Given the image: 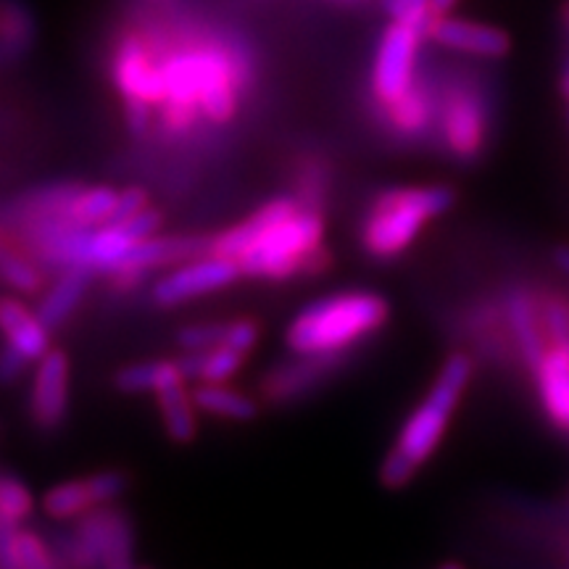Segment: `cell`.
<instances>
[{"label":"cell","mask_w":569,"mask_h":569,"mask_svg":"<svg viewBox=\"0 0 569 569\" xmlns=\"http://www.w3.org/2000/svg\"><path fill=\"white\" fill-rule=\"evenodd\" d=\"M469 377H472V361L465 353H453L438 372L432 388L427 390L425 401L403 422L396 446L382 459V486L398 490L415 480L419 467L436 453L440 440H443L448 422H451L453 411H457L469 386Z\"/></svg>","instance_id":"cell-1"},{"label":"cell","mask_w":569,"mask_h":569,"mask_svg":"<svg viewBox=\"0 0 569 569\" xmlns=\"http://www.w3.org/2000/svg\"><path fill=\"white\" fill-rule=\"evenodd\" d=\"M388 319L390 306L380 293L343 290L298 311L284 330V346L296 356H346Z\"/></svg>","instance_id":"cell-2"},{"label":"cell","mask_w":569,"mask_h":569,"mask_svg":"<svg viewBox=\"0 0 569 569\" xmlns=\"http://www.w3.org/2000/svg\"><path fill=\"white\" fill-rule=\"evenodd\" d=\"M457 203V193L446 184L430 188H393L380 193L361 222V248L377 261L401 256L415 243L430 219Z\"/></svg>","instance_id":"cell-3"},{"label":"cell","mask_w":569,"mask_h":569,"mask_svg":"<svg viewBox=\"0 0 569 569\" xmlns=\"http://www.w3.org/2000/svg\"><path fill=\"white\" fill-rule=\"evenodd\" d=\"M319 246H325L322 211L301 206L293 217L269 227V230L240 256V274L272 282L303 277L306 259H309Z\"/></svg>","instance_id":"cell-4"},{"label":"cell","mask_w":569,"mask_h":569,"mask_svg":"<svg viewBox=\"0 0 569 569\" xmlns=\"http://www.w3.org/2000/svg\"><path fill=\"white\" fill-rule=\"evenodd\" d=\"M61 569H109L132 561V525L122 509L98 507L80 517L61 549H53Z\"/></svg>","instance_id":"cell-5"},{"label":"cell","mask_w":569,"mask_h":569,"mask_svg":"<svg viewBox=\"0 0 569 569\" xmlns=\"http://www.w3.org/2000/svg\"><path fill=\"white\" fill-rule=\"evenodd\" d=\"M419 42H422V34L411 24H403V21H393L382 32L372 67V92L375 101L382 109L401 101L415 88V63Z\"/></svg>","instance_id":"cell-6"},{"label":"cell","mask_w":569,"mask_h":569,"mask_svg":"<svg viewBox=\"0 0 569 569\" xmlns=\"http://www.w3.org/2000/svg\"><path fill=\"white\" fill-rule=\"evenodd\" d=\"M240 277L238 261L219 259V256H198L193 261L174 267L172 272L159 277L151 288V301L161 309L190 303L217 290H224Z\"/></svg>","instance_id":"cell-7"},{"label":"cell","mask_w":569,"mask_h":569,"mask_svg":"<svg viewBox=\"0 0 569 569\" xmlns=\"http://www.w3.org/2000/svg\"><path fill=\"white\" fill-rule=\"evenodd\" d=\"M211 238H193V234H177V238H153L142 240L130 251L124 264L113 269L111 280L119 290H132L146 280L156 269L180 267L184 261H193L198 256L209 253Z\"/></svg>","instance_id":"cell-8"},{"label":"cell","mask_w":569,"mask_h":569,"mask_svg":"<svg viewBox=\"0 0 569 569\" xmlns=\"http://www.w3.org/2000/svg\"><path fill=\"white\" fill-rule=\"evenodd\" d=\"M127 490V478L117 469L109 472H96L88 478H77L59 482V486L48 490L42 496V511L51 519H80L88 511L98 507H109V503L122 498Z\"/></svg>","instance_id":"cell-9"},{"label":"cell","mask_w":569,"mask_h":569,"mask_svg":"<svg viewBox=\"0 0 569 569\" xmlns=\"http://www.w3.org/2000/svg\"><path fill=\"white\" fill-rule=\"evenodd\" d=\"M69 356L51 348L34 369L30 390V417L32 425L42 432L59 430L69 411Z\"/></svg>","instance_id":"cell-10"},{"label":"cell","mask_w":569,"mask_h":569,"mask_svg":"<svg viewBox=\"0 0 569 569\" xmlns=\"http://www.w3.org/2000/svg\"><path fill=\"white\" fill-rule=\"evenodd\" d=\"M446 146L459 159H475L486 140V111L480 98L469 90L448 92L443 106Z\"/></svg>","instance_id":"cell-11"},{"label":"cell","mask_w":569,"mask_h":569,"mask_svg":"<svg viewBox=\"0 0 569 569\" xmlns=\"http://www.w3.org/2000/svg\"><path fill=\"white\" fill-rule=\"evenodd\" d=\"M301 209V201L298 198H274L264 206H259L251 217H246L243 222L232 224L230 230L213 234L211 243H209V253L219 256V259H232L238 261L243 256L251 243L264 234L269 227H274L282 219L293 217V213Z\"/></svg>","instance_id":"cell-12"},{"label":"cell","mask_w":569,"mask_h":569,"mask_svg":"<svg viewBox=\"0 0 569 569\" xmlns=\"http://www.w3.org/2000/svg\"><path fill=\"white\" fill-rule=\"evenodd\" d=\"M340 359L343 356H298L293 361H284L272 372H267L261 380V393L269 403L293 401L296 396L309 393L311 388H317L319 380L332 375Z\"/></svg>","instance_id":"cell-13"},{"label":"cell","mask_w":569,"mask_h":569,"mask_svg":"<svg viewBox=\"0 0 569 569\" xmlns=\"http://www.w3.org/2000/svg\"><path fill=\"white\" fill-rule=\"evenodd\" d=\"M430 40H436L443 48H451V51L480 56V59H503L511 48L509 34L496 30V27L448 17L436 19L430 30Z\"/></svg>","instance_id":"cell-14"},{"label":"cell","mask_w":569,"mask_h":569,"mask_svg":"<svg viewBox=\"0 0 569 569\" xmlns=\"http://www.w3.org/2000/svg\"><path fill=\"white\" fill-rule=\"evenodd\" d=\"M0 332L6 336V343L17 348L27 361H40L51 351V330L42 325L38 311L19 298L0 296Z\"/></svg>","instance_id":"cell-15"},{"label":"cell","mask_w":569,"mask_h":569,"mask_svg":"<svg viewBox=\"0 0 569 569\" xmlns=\"http://www.w3.org/2000/svg\"><path fill=\"white\" fill-rule=\"evenodd\" d=\"M536 372L540 401H543L546 415H549L551 422L561 427V430H569V348H546Z\"/></svg>","instance_id":"cell-16"},{"label":"cell","mask_w":569,"mask_h":569,"mask_svg":"<svg viewBox=\"0 0 569 569\" xmlns=\"http://www.w3.org/2000/svg\"><path fill=\"white\" fill-rule=\"evenodd\" d=\"M90 272L88 269H80V267H71V269H63V272L56 277V282L51 288L46 290L38 303V317L42 319V325L48 327V330H59L63 327V322L74 315L77 309H80L84 293H88V284H90Z\"/></svg>","instance_id":"cell-17"},{"label":"cell","mask_w":569,"mask_h":569,"mask_svg":"<svg viewBox=\"0 0 569 569\" xmlns=\"http://www.w3.org/2000/svg\"><path fill=\"white\" fill-rule=\"evenodd\" d=\"M193 401L203 415L227 419V422H251L259 415V403L251 396L240 393L224 382H198Z\"/></svg>","instance_id":"cell-18"},{"label":"cell","mask_w":569,"mask_h":569,"mask_svg":"<svg viewBox=\"0 0 569 569\" xmlns=\"http://www.w3.org/2000/svg\"><path fill=\"white\" fill-rule=\"evenodd\" d=\"M156 403H159V415L167 436L180 446L193 443L198 436V407L193 393L184 390V382H177V386L156 393Z\"/></svg>","instance_id":"cell-19"},{"label":"cell","mask_w":569,"mask_h":569,"mask_svg":"<svg viewBox=\"0 0 569 569\" xmlns=\"http://www.w3.org/2000/svg\"><path fill=\"white\" fill-rule=\"evenodd\" d=\"M243 361L246 353L227 346H213L203 351H188L182 359H177V365H180L184 380L224 382L240 372Z\"/></svg>","instance_id":"cell-20"},{"label":"cell","mask_w":569,"mask_h":569,"mask_svg":"<svg viewBox=\"0 0 569 569\" xmlns=\"http://www.w3.org/2000/svg\"><path fill=\"white\" fill-rule=\"evenodd\" d=\"M184 380L182 369L177 361H138L127 365L113 377V386L122 393H161V390L177 386Z\"/></svg>","instance_id":"cell-21"},{"label":"cell","mask_w":569,"mask_h":569,"mask_svg":"<svg viewBox=\"0 0 569 569\" xmlns=\"http://www.w3.org/2000/svg\"><path fill=\"white\" fill-rule=\"evenodd\" d=\"M117 203L119 190L109 188V184H96V188H84V184H80L77 193L71 196L63 217L71 219L74 224L88 227V230H96V227L111 222Z\"/></svg>","instance_id":"cell-22"},{"label":"cell","mask_w":569,"mask_h":569,"mask_svg":"<svg viewBox=\"0 0 569 569\" xmlns=\"http://www.w3.org/2000/svg\"><path fill=\"white\" fill-rule=\"evenodd\" d=\"M507 315H509L511 332H515V338L519 343V351H522L525 361L536 369L546 353V343H543V338H540L538 317H536V311H532V303L519 293L511 296L507 303Z\"/></svg>","instance_id":"cell-23"},{"label":"cell","mask_w":569,"mask_h":569,"mask_svg":"<svg viewBox=\"0 0 569 569\" xmlns=\"http://www.w3.org/2000/svg\"><path fill=\"white\" fill-rule=\"evenodd\" d=\"M382 111H386V119L398 134H403V138H417V134L427 127V122H430L432 103L430 98H427V92L422 90V84L415 82V88H411L401 101H396Z\"/></svg>","instance_id":"cell-24"},{"label":"cell","mask_w":569,"mask_h":569,"mask_svg":"<svg viewBox=\"0 0 569 569\" xmlns=\"http://www.w3.org/2000/svg\"><path fill=\"white\" fill-rule=\"evenodd\" d=\"M34 40L32 17L27 13L24 6L6 0L0 3V51L9 59H19Z\"/></svg>","instance_id":"cell-25"},{"label":"cell","mask_w":569,"mask_h":569,"mask_svg":"<svg viewBox=\"0 0 569 569\" xmlns=\"http://www.w3.org/2000/svg\"><path fill=\"white\" fill-rule=\"evenodd\" d=\"M0 280L21 296H38L42 290V274L32 259L19 253L11 243L0 238Z\"/></svg>","instance_id":"cell-26"},{"label":"cell","mask_w":569,"mask_h":569,"mask_svg":"<svg viewBox=\"0 0 569 569\" xmlns=\"http://www.w3.org/2000/svg\"><path fill=\"white\" fill-rule=\"evenodd\" d=\"M34 498L30 488L13 475H0V517L11 522H24L32 515Z\"/></svg>","instance_id":"cell-27"},{"label":"cell","mask_w":569,"mask_h":569,"mask_svg":"<svg viewBox=\"0 0 569 569\" xmlns=\"http://www.w3.org/2000/svg\"><path fill=\"white\" fill-rule=\"evenodd\" d=\"M19 567L21 569H61L56 551L34 530H19Z\"/></svg>","instance_id":"cell-28"},{"label":"cell","mask_w":569,"mask_h":569,"mask_svg":"<svg viewBox=\"0 0 569 569\" xmlns=\"http://www.w3.org/2000/svg\"><path fill=\"white\" fill-rule=\"evenodd\" d=\"M227 336V322H198L188 325L177 332V343H180L184 351H203V348L224 346Z\"/></svg>","instance_id":"cell-29"},{"label":"cell","mask_w":569,"mask_h":569,"mask_svg":"<svg viewBox=\"0 0 569 569\" xmlns=\"http://www.w3.org/2000/svg\"><path fill=\"white\" fill-rule=\"evenodd\" d=\"M259 325L251 322V319H234V322H227L224 346L248 356L253 351V346L259 343Z\"/></svg>","instance_id":"cell-30"},{"label":"cell","mask_w":569,"mask_h":569,"mask_svg":"<svg viewBox=\"0 0 569 569\" xmlns=\"http://www.w3.org/2000/svg\"><path fill=\"white\" fill-rule=\"evenodd\" d=\"M19 522L0 517V569H21L19 567Z\"/></svg>","instance_id":"cell-31"},{"label":"cell","mask_w":569,"mask_h":569,"mask_svg":"<svg viewBox=\"0 0 569 569\" xmlns=\"http://www.w3.org/2000/svg\"><path fill=\"white\" fill-rule=\"evenodd\" d=\"M546 327H549V336L553 346L569 348V306L561 301H551L546 306Z\"/></svg>","instance_id":"cell-32"},{"label":"cell","mask_w":569,"mask_h":569,"mask_svg":"<svg viewBox=\"0 0 569 569\" xmlns=\"http://www.w3.org/2000/svg\"><path fill=\"white\" fill-rule=\"evenodd\" d=\"M142 209H148V193L142 188H127L119 193V203H117V211H113L111 222H124V219L134 217V213H140Z\"/></svg>","instance_id":"cell-33"},{"label":"cell","mask_w":569,"mask_h":569,"mask_svg":"<svg viewBox=\"0 0 569 569\" xmlns=\"http://www.w3.org/2000/svg\"><path fill=\"white\" fill-rule=\"evenodd\" d=\"M30 361L21 356L17 348L6 343L3 348H0V382H13L19 380L21 375H24V369Z\"/></svg>","instance_id":"cell-34"},{"label":"cell","mask_w":569,"mask_h":569,"mask_svg":"<svg viewBox=\"0 0 569 569\" xmlns=\"http://www.w3.org/2000/svg\"><path fill=\"white\" fill-rule=\"evenodd\" d=\"M453 6H457V0H430V13L436 19H440V17H446Z\"/></svg>","instance_id":"cell-35"},{"label":"cell","mask_w":569,"mask_h":569,"mask_svg":"<svg viewBox=\"0 0 569 569\" xmlns=\"http://www.w3.org/2000/svg\"><path fill=\"white\" fill-rule=\"evenodd\" d=\"M553 264H557L565 274H569V246L553 248Z\"/></svg>","instance_id":"cell-36"},{"label":"cell","mask_w":569,"mask_h":569,"mask_svg":"<svg viewBox=\"0 0 569 569\" xmlns=\"http://www.w3.org/2000/svg\"><path fill=\"white\" fill-rule=\"evenodd\" d=\"M382 6H386V11H388L390 6H393V0H382Z\"/></svg>","instance_id":"cell-37"},{"label":"cell","mask_w":569,"mask_h":569,"mask_svg":"<svg viewBox=\"0 0 569 569\" xmlns=\"http://www.w3.org/2000/svg\"><path fill=\"white\" fill-rule=\"evenodd\" d=\"M440 569H461L459 565H446V567H440Z\"/></svg>","instance_id":"cell-38"},{"label":"cell","mask_w":569,"mask_h":569,"mask_svg":"<svg viewBox=\"0 0 569 569\" xmlns=\"http://www.w3.org/2000/svg\"><path fill=\"white\" fill-rule=\"evenodd\" d=\"M565 88H567V92H569V69H567V77H565Z\"/></svg>","instance_id":"cell-39"},{"label":"cell","mask_w":569,"mask_h":569,"mask_svg":"<svg viewBox=\"0 0 569 569\" xmlns=\"http://www.w3.org/2000/svg\"><path fill=\"white\" fill-rule=\"evenodd\" d=\"M567 24H569V9H567Z\"/></svg>","instance_id":"cell-40"}]
</instances>
